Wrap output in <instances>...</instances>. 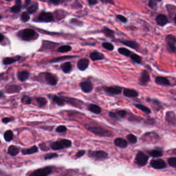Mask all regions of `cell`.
<instances>
[{
	"instance_id": "35",
	"label": "cell",
	"mask_w": 176,
	"mask_h": 176,
	"mask_svg": "<svg viewBox=\"0 0 176 176\" xmlns=\"http://www.w3.org/2000/svg\"><path fill=\"white\" fill-rule=\"evenodd\" d=\"M118 52L125 56H129L131 53H132L130 50H127V48H120L119 49H118Z\"/></svg>"
},
{
	"instance_id": "2",
	"label": "cell",
	"mask_w": 176,
	"mask_h": 176,
	"mask_svg": "<svg viewBox=\"0 0 176 176\" xmlns=\"http://www.w3.org/2000/svg\"><path fill=\"white\" fill-rule=\"evenodd\" d=\"M71 145L72 142L66 139H63L52 143L51 148H52L53 150H60L65 149V148H68L71 147Z\"/></svg>"
},
{
	"instance_id": "12",
	"label": "cell",
	"mask_w": 176,
	"mask_h": 176,
	"mask_svg": "<svg viewBox=\"0 0 176 176\" xmlns=\"http://www.w3.org/2000/svg\"><path fill=\"white\" fill-rule=\"evenodd\" d=\"M150 80V75L149 72L147 70H143L142 72L141 77H140L139 83L142 85H147Z\"/></svg>"
},
{
	"instance_id": "22",
	"label": "cell",
	"mask_w": 176,
	"mask_h": 176,
	"mask_svg": "<svg viewBox=\"0 0 176 176\" xmlns=\"http://www.w3.org/2000/svg\"><path fill=\"white\" fill-rule=\"evenodd\" d=\"M88 110L91 112H92V113L96 114H101L102 111L101 108L99 107V106L94 105V104H90V105H89Z\"/></svg>"
},
{
	"instance_id": "46",
	"label": "cell",
	"mask_w": 176,
	"mask_h": 176,
	"mask_svg": "<svg viewBox=\"0 0 176 176\" xmlns=\"http://www.w3.org/2000/svg\"><path fill=\"white\" fill-rule=\"evenodd\" d=\"M21 10V4H16L15 6H12L11 8V10L13 12H20V10Z\"/></svg>"
},
{
	"instance_id": "53",
	"label": "cell",
	"mask_w": 176,
	"mask_h": 176,
	"mask_svg": "<svg viewBox=\"0 0 176 176\" xmlns=\"http://www.w3.org/2000/svg\"><path fill=\"white\" fill-rule=\"evenodd\" d=\"M88 1L90 5H95V4H96L97 2H98L97 0H88Z\"/></svg>"
},
{
	"instance_id": "32",
	"label": "cell",
	"mask_w": 176,
	"mask_h": 176,
	"mask_svg": "<svg viewBox=\"0 0 176 176\" xmlns=\"http://www.w3.org/2000/svg\"><path fill=\"white\" fill-rule=\"evenodd\" d=\"M103 33L105 34V36H107V37L112 38V39L114 38V32L112 30H110L109 28H105L103 30Z\"/></svg>"
},
{
	"instance_id": "26",
	"label": "cell",
	"mask_w": 176,
	"mask_h": 176,
	"mask_svg": "<svg viewBox=\"0 0 176 176\" xmlns=\"http://www.w3.org/2000/svg\"><path fill=\"white\" fill-rule=\"evenodd\" d=\"M30 74L27 71H22V72H19L17 73V76L18 78L22 81H24V80H27L29 77Z\"/></svg>"
},
{
	"instance_id": "55",
	"label": "cell",
	"mask_w": 176,
	"mask_h": 176,
	"mask_svg": "<svg viewBox=\"0 0 176 176\" xmlns=\"http://www.w3.org/2000/svg\"><path fill=\"white\" fill-rule=\"evenodd\" d=\"M149 122V125H154L155 123V121L154 119H148V120H146L145 122Z\"/></svg>"
},
{
	"instance_id": "21",
	"label": "cell",
	"mask_w": 176,
	"mask_h": 176,
	"mask_svg": "<svg viewBox=\"0 0 176 176\" xmlns=\"http://www.w3.org/2000/svg\"><path fill=\"white\" fill-rule=\"evenodd\" d=\"M65 99V102H67V103H70L72 105L75 106L76 107H78V108H81L82 106L80 105V104L83 103L82 101H78L76 99H67V98H63Z\"/></svg>"
},
{
	"instance_id": "18",
	"label": "cell",
	"mask_w": 176,
	"mask_h": 176,
	"mask_svg": "<svg viewBox=\"0 0 176 176\" xmlns=\"http://www.w3.org/2000/svg\"><path fill=\"white\" fill-rule=\"evenodd\" d=\"M123 94L124 96L129 97V98H134V97H137L138 96V93L137 91L127 88H125L123 90Z\"/></svg>"
},
{
	"instance_id": "62",
	"label": "cell",
	"mask_w": 176,
	"mask_h": 176,
	"mask_svg": "<svg viewBox=\"0 0 176 176\" xmlns=\"http://www.w3.org/2000/svg\"><path fill=\"white\" fill-rule=\"evenodd\" d=\"M6 1H11V0H6Z\"/></svg>"
},
{
	"instance_id": "43",
	"label": "cell",
	"mask_w": 176,
	"mask_h": 176,
	"mask_svg": "<svg viewBox=\"0 0 176 176\" xmlns=\"http://www.w3.org/2000/svg\"><path fill=\"white\" fill-rule=\"evenodd\" d=\"M30 20V13L28 12H24L22 14V20L24 22H26Z\"/></svg>"
},
{
	"instance_id": "42",
	"label": "cell",
	"mask_w": 176,
	"mask_h": 176,
	"mask_svg": "<svg viewBox=\"0 0 176 176\" xmlns=\"http://www.w3.org/2000/svg\"><path fill=\"white\" fill-rule=\"evenodd\" d=\"M103 47L105 48L107 50H114V46L111 43H108V42H105L103 43Z\"/></svg>"
},
{
	"instance_id": "27",
	"label": "cell",
	"mask_w": 176,
	"mask_h": 176,
	"mask_svg": "<svg viewBox=\"0 0 176 176\" xmlns=\"http://www.w3.org/2000/svg\"><path fill=\"white\" fill-rule=\"evenodd\" d=\"M38 151V148L36 147V146H33L29 149H24L22 151L23 154L24 155H27V154H33L35 153H37Z\"/></svg>"
},
{
	"instance_id": "57",
	"label": "cell",
	"mask_w": 176,
	"mask_h": 176,
	"mask_svg": "<svg viewBox=\"0 0 176 176\" xmlns=\"http://www.w3.org/2000/svg\"><path fill=\"white\" fill-rule=\"evenodd\" d=\"M4 39V37L3 35H1V34H0V42H1V41H3Z\"/></svg>"
},
{
	"instance_id": "60",
	"label": "cell",
	"mask_w": 176,
	"mask_h": 176,
	"mask_svg": "<svg viewBox=\"0 0 176 176\" xmlns=\"http://www.w3.org/2000/svg\"><path fill=\"white\" fill-rule=\"evenodd\" d=\"M155 1H162V0H155Z\"/></svg>"
},
{
	"instance_id": "52",
	"label": "cell",
	"mask_w": 176,
	"mask_h": 176,
	"mask_svg": "<svg viewBox=\"0 0 176 176\" xmlns=\"http://www.w3.org/2000/svg\"><path fill=\"white\" fill-rule=\"evenodd\" d=\"M85 154V151H84V150H80V151H78L77 153H76V158H80V157L83 156Z\"/></svg>"
},
{
	"instance_id": "6",
	"label": "cell",
	"mask_w": 176,
	"mask_h": 176,
	"mask_svg": "<svg viewBox=\"0 0 176 176\" xmlns=\"http://www.w3.org/2000/svg\"><path fill=\"white\" fill-rule=\"evenodd\" d=\"M150 165L153 168L156 169H162L167 167L166 162L162 159L151 160V162H150Z\"/></svg>"
},
{
	"instance_id": "9",
	"label": "cell",
	"mask_w": 176,
	"mask_h": 176,
	"mask_svg": "<svg viewBox=\"0 0 176 176\" xmlns=\"http://www.w3.org/2000/svg\"><path fill=\"white\" fill-rule=\"evenodd\" d=\"M105 92L110 95H118L121 93L122 88L118 86L107 87V88H105Z\"/></svg>"
},
{
	"instance_id": "45",
	"label": "cell",
	"mask_w": 176,
	"mask_h": 176,
	"mask_svg": "<svg viewBox=\"0 0 176 176\" xmlns=\"http://www.w3.org/2000/svg\"><path fill=\"white\" fill-rule=\"evenodd\" d=\"M168 163L171 167L176 168V158H170L168 159Z\"/></svg>"
},
{
	"instance_id": "34",
	"label": "cell",
	"mask_w": 176,
	"mask_h": 176,
	"mask_svg": "<svg viewBox=\"0 0 176 176\" xmlns=\"http://www.w3.org/2000/svg\"><path fill=\"white\" fill-rule=\"evenodd\" d=\"M21 90V88L20 86H17V85H13V86H10L9 88L7 89V92L8 93H15V92H18Z\"/></svg>"
},
{
	"instance_id": "30",
	"label": "cell",
	"mask_w": 176,
	"mask_h": 176,
	"mask_svg": "<svg viewBox=\"0 0 176 176\" xmlns=\"http://www.w3.org/2000/svg\"><path fill=\"white\" fill-rule=\"evenodd\" d=\"M61 69H62V70L65 73L70 72L72 70L71 63L69 62H66V63H63V64H62V65H61Z\"/></svg>"
},
{
	"instance_id": "38",
	"label": "cell",
	"mask_w": 176,
	"mask_h": 176,
	"mask_svg": "<svg viewBox=\"0 0 176 176\" xmlns=\"http://www.w3.org/2000/svg\"><path fill=\"white\" fill-rule=\"evenodd\" d=\"M76 56H61V57H58V58L54 59L52 60H51L50 62V63H54V62H58V61H62V60H65V59H72L75 58Z\"/></svg>"
},
{
	"instance_id": "36",
	"label": "cell",
	"mask_w": 176,
	"mask_h": 176,
	"mask_svg": "<svg viewBox=\"0 0 176 176\" xmlns=\"http://www.w3.org/2000/svg\"><path fill=\"white\" fill-rule=\"evenodd\" d=\"M127 141H128V142L130 144H135L137 143L138 141V139H137V137L135 136V135H133V134H129L127 135Z\"/></svg>"
},
{
	"instance_id": "61",
	"label": "cell",
	"mask_w": 176,
	"mask_h": 176,
	"mask_svg": "<svg viewBox=\"0 0 176 176\" xmlns=\"http://www.w3.org/2000/svg\"><path fill=\"white\" fill-rule=\"evenodd\" d=\"M1 16H0V20H1Z\"/></svg>"
},
{
	"instance_id": "58",
	"label": "cell",
	"mask_w": 176,
	"mask_h": 176,
	"mask_svg": "<svg viewBox=\"0 0 176 176\" xmlns=\"http://www.w3.org/2000/svg\"><path fill=\"white\" fill-rule=\"evenodd\" d=\"M172 152H173V154H175V155H176V149H173V151H172Z\"/></svg>"
},
{
	"instance_id": "19",
	"label": "cell",
	"mask_w": 176,
	"mask_h": 176,
	"mask_svg": "<svg viewBox=\"0 0 176 176\" xmlns=\"http://www.w3.org/2000/svg\"><path fill=\"white\" fill-rule=\"evenodd\" d=\"M156 83L157 84L160 85H170V82L168 80V78L163 76H158L156 78Z\"/></svg>"
},
{
	"instance_id": "1",
	"label": "cell",
	"mask_w": 176,
	"mask_h": 176,
	"mask_svg": "<svg viewBox=\"0 0 176 176\" xmlns=\"http://www.w3.org/2000/svg\"><path fill=\"white\" fill-rule=\"evenodd\" d=\"M85 127L88 130L90 131L91 132H92L97 135H99V136L107 137L112 135V132L111 131H109L107 129H105L99 126H94L92 125H85Z\"/></svg>"
},
{
	"instance_id": "8",
	"label": "cell",
	"mask_w": 176,
	"mask_h": 176,
	"mask_svg": "<svg viewBox=\"0 0 176 176\" xmlns=\"http://www.w3.org/2000/svg\"><path fill=\"white\" fill-rule=\"evenodd\" d=\"M52 172L51 167H45V168L39 169L32 173L33 176H46L48 175Z\"/></svg>"
},
{
	"instance_id": "17",
	"label": "cell",
	"mask_w": 176,
	"mask_h": 176,
	"mask_svg": "<svg viewBox=\"0 0 176 176\" xmlns=\"http://www.w3.org/2000/svg\"><path fill=\"white\" fill-rule=\"evenodd\" d=\"M127 115V112L125 110H119L116 112H109V116L114 118H122Z\"/></svg>"
},
{
	"instance_id": "40",
	"label": "cell",
	"mask_w": 176,
	"mask_h": 176,
	"mask_svg": "<svg viewBox=\"0 0 176 176\" xmlns=\"http://www.w3.org/2000/svg\"><path fill=\"white\" fill-rule=\"evenodd\" d=\"M17 59H13V58H10V57H8V58H6L4 59L3 63L5 65H9L11 64V63H13L14 62H16Z\"/></svg>"
},
{
	"instance_id": "54",
	"label": "cell",
	"mask_w": 176,
	"mask_h": 176,
	"mask_svg": "<svg viewBox=\"0 0 176 176\" xmlns=\"http://www.w3.org/2000/svg\"><path fill=\"white\" fill-rule=\"evenodd\" d=\"M10 120H11V118H4L3 120H2V121H3L4 123H8V122H9Z\"/></svg>"
},
{
	"instance_id": "25",
	"label": "cell",
	"mask_w": 176,
	"mask_h": 176,
	"mask_svg": "<svg viewBox=\"0 0 176 176\" xmlns=\"http://www.w3.org/2000/svg\"><path fill=\"white\" fill-rule=\"evenodd\" d=\"M8 154H9L10 155H11V156H17V155L20 153V148L16 147V146L11 145V146H10L9 148H8Z\"/></svg>"
},
{
	"instance_id": "51",
	"label": "cell",
	"mask_w": 176,
	"mask_h": 176,
	"mask_svg": "<svg viewBox=\"0 0 176 176\" xmlns=\"http://www.w3.org/2000/svg\"><path fill=\"white\" fill-rule=\"evenodd\" d=\"M149 6L153 9H156L157 8V4L155 2L154 0H149Z\"/></svg>"
},
{
	"instance_id": "23",
	"label": "cell",
	"mask_w": 176,
	"mask_h": 176,
	"mask_svg": "<svg viewBox=\"0 0 176 176\" xmlns=\"http://www.w3.org/2000/svg\"><path fill=\"white\" fill-rule=\"evenodd\" d=\"M90 59L93 61L102 60L104 59V55L99 52H93L90 54Z\"/></svg>"
},
{
	"instance_id": "59",
	"label": "cell",
	"mask_w": 176,
	"mask_h": 176,
	"mask_svg": "<svg viewBox=\"0 0 176 176\" xmlns=\"http://www.w3.org/2000/svg\"><path fill=\"white\" fill-rule=\"evenodd\" d=\"M174 21H175V23L176 24V16L175 17V18H174Z\"/></svg>"
},
{
	"instance_id": "56",
	"label": "cell",
	"mask_w": 176,
	"mask_h": 176,
	"mask_svg": "<svg viewBox=\"0 0 176 176\" xmlns=\"http://www.w3.org/2000/svg\"><path fill=\"white\" fill-rule=\"evenodd\" d=\"M50 1L52 2V3L55 4H58L59 2H60V0H50Z\"/></svg>"
},
{
	"instance_id": "39",
	"label": "cell",
	"mask_w": 176,
	"mask_h": 176,
	"mask_svg": "<svg viewBox=\"0 0 176 176\" xmlns=\"http://www.w3.org/2000/svg\"><path fill=\"white\" fill-rule=\"evenodd\" d=\"M72 50V48L71 46H61L59 48V52H62V53H64V52H69V51H70Z\"/></svg>"
},
{
	"instance_id": "28",
	"label": "cell",
	"mask_w": 176,
	"mask_h": 176,
	"mask_svg": "<svg viewBox=\"0 0 176 176\" xmlns=\"http://www.w3.org/2000/svg\"><path fill=\"white\" fill-rule=\"evenodd\" d=\"M53 101H54V102H55V103L59 106H63L65 103V101L64 99L61 98V97H59L57 96H53Z\"/></svg>"
},
{
	"instance_id": "10",
	"label": "cell",
	"mask_w": 176,
	"mask_h": 176,
	"mask_svg": "<svg viewBox=\"0 0 176 176\" xmlns=\"http://www.w3.org/2000/svg\"><path fill=\"white\" fill-rule=\"evenodd\" d=\"M39 22H50L53 21V15L50 12H41L38 17Z\"/></svg>"
},
{
	"instance_id": "11",
	"label": "cell",
	"mask_w": 176,
	"mask_h": 176,
	"mask_svg": "<svg viewBox=\"0 0 176 176\" xmlns=\"http://www.w3.org/2000/svg\"><path fill=\"white\" fill-rule=\"evenodd\" d=\"M80 87L81 88L83 92L85 93H90L93 89V85L90 80H85L83 81L80 83Z\"/></svg>"
},
{
	"instance_id": "13",
	"label": "cell",
	"mask_w": 176,
	"mask_h": 176,
	"mask_svg": "<svg viewBox=\"0 0 176 176\" xmlns=\"http://www.w3.org/2000/svg\"><path fill=\"white\" fill-rule=\"evenodd\" d=\"M45 79L46 82L51 85H55L57 83V78L50 73H45Z\"/></svg>"
},
{
	"instance_id": "4",
	"label": "cell",
	"mask_w": 176,
	"mask_h": 176,
	"mask_svg": "<svg viewBox=\"0 0 176 176\" xmlns=\"http://www.w3.org/2000/svg\"><path fill=\"white\" fill-rule=\"evenodd\" d=\"M148 160H149V157H148L145 153L140 151L138 153L136 156H135L134 162L135 164L139 165V166L143 167L147 164Z\"/></svg>"
},
{
	"instance_id": "3",
	"label": "cell",
	"mask_w": 176,
	"mask_h": 176,
	"mask_svg": "<svg viewBox=\"0 0 176 176\" xmlns=\"http://www.w3.org/2000/svg\"><path fill=\"white\" fill-rule=\"evenodd\" d=\"M88 156L96 160H104L108 158V154L103 151H89Z\"/></svg>"
},
{
	"instance_id": "63",
	"label": "cell",
	"mask_w": 176,
	"mask_h": 176,
	"mask_svg": "<svg viewBox=\"0 0 176 176\" xmlns=\"http://www.w3.org/2000/svg\"><path fill=\"white\" fill-rule=\"evenodd\" d=\"M1 93H0V96H1Z\"/></svg>"
},
{
	"instance_id": "50",
	"label": "cell",
	"mask_w": 176,
	"mask_h": 176,
	"mask_svg": "<svg viewBox=\"0 0 176 176\" xmlns=\"http://www.w3.org/2000/svg\"><path fill=\"white\" fill-rule=\"evenodd\" d=\"M57 156H58V154H50L46 155L45 159L46 160H49V159H51V158H56V157H57Z\"/></svg>"
},
{
	"instance_id": "24",
	"label": "cell",
	"mask_w": 176,
	"mask_h": 176,
	"mask_svg": "<svg viewBox=\"0 0 176 176\" xmlns=\"http://www.w3.org/2000/svg\"><path fill=\"white\" fill-rule=\"evenodd\" d=\"M121 43H123L124 45L128 46V47H130L131 48H133V49L138 50L139 48L138 43H136L135 41H122Z\"/></svg>"
},
{
	"instance_id": "41",
	"label": "cell",
	"mask_w": 176,
	"mask_h": 176,
	"mask_svg": "<svg viewBox=\"0 0 176 176\" xmlns=\"http://www.w3.org/2000/svg\"><path fill=\"white\" fill-rule=\"evenodd\" d=\"M37 8H38V4L37 3H35L33 4V5L30 6L28 9V12L29 13H33V12H35L36 10H37Z\"/></svg>"
},
{
	"instance_id": "44",
	"label": "cell",
	"mask_w": 176,
	"mask_h": 176,
	"mask_svg": "<svg viewBox=\"0 0 176 176\" xmlns=\"http://www.w3.org/2000/svg\"><path fill=\"white\" fill-rule=\"evenodd\" d=\"M37 101L38 102V104H39V107H43L47 103V101L45 98H38L37 99Z\"/></svg>"
},
{
	"instance_id": "14",
	"label": "cell",
	"mask_w": 176,
	"mask_h": 176,
	"mask_svg": "<svg viewBox=\"0 0 176 176\" xmlns=\"http://www.w3.org/2000/svg\"><path fill=\"white\" fill-rule=\"evenodd\" d=\"M90 64V61L86 59H82L78 61L77 63L78 68L80 70V71H84L88 67V65Z\"/></svg>"
},
{
	"instance_id": "29",
	"label": "cell",
	"mask_w": 176,
	"mask_h": 176,
	"mask_svg": "<svg viewBox=\"0 0 176 176\" xmlns=\"http://www.w3.org/2000/svg\"><path fill=\"white\" fill-rule=\"evenodd\" d=\"M130 58L131 59V60L133 61H134L135 63H139V64H141L143 62V59L141 56H139V55H138L136 54H133V53H131L130 56Z\"/></svg>"
},
{
	"instance_id": "37",
	"label": "cell",
	"mask_w": 176,
	"mask_h": 176,
	"mask_svg": "<svg viewBox=\"0 0 176 176\" xmlns=\"http://www.w3.org/2000/svg\"><path fill=\"white\" fill-rule=\"evenodd\" d=\"M149 154L152 157L154 158H158V157H160L162 156V152L161 151H158V150H153V151H148Z\"/></svg>"
},
{
	"instance_id": "31",
	"label": "cell",
	"mask_w": 176,
	"mask_h": 176,
	"mask_svg": "<svg viewBox=\"0 0 176 176\" xmlns=\"http://www.w3.org/2000/svg\"><path fill=\"white\" fill-rule=\"evenodd\" d=\"M135 107H137L138 109H139L140 110H141L142 112H145L146 114H150L151 113V110H150L149 108H148L146 106L143 105H141V104H135Z\"/></svg>"
},
{
	"instance_id": "48",
	"label": "cell",
	"mask_w": 176,
	"mask_h": 176,
	"mask_svg": "<svg viewBox=\"0 0 176 176\" xmlns=\"http://www.w3.org/2000/svg\"><path fill=\"white\" fill-rule=\"evenodd\" d=\"M66 130H67L66 127H65V126H63V125L59 126L56 129V131H57V132H59V133L64 132V131H65Z\"/></svg>"
},
{
	"instance_id": "7",
	"label": "cell",
	"mask_w": 176,
	"mask_h": 176,
	"mask_svg": "<svg viewBox=\"0 0 176 176\" xmlns=\"http://www.w3.org/2000/svg\"><path fill=\"white\" fill-rule=\"evenodd\" d=\"M35 31L32 29H25L22 32V37L24 40H30L35 37Z\"/></svg>"
},
{
	"instance_id": "16",
	"label": "cell",
	"mask_w": 176,
	"mask_h": 176,
	"mask_svg": "<svg viewBox=\"0 0 176 176\" xmlns=\"http://www.w3.org/2000/svg\"><path fill=\"white\" fill-rule=\"evenodd\" d=\"M166 120L171 125L176 124V116L173 112H168L166 114Z\"/></svg>"
},
{
	"instance_id": "5",
	"label": "cell",
	"mask_w": 176,
	"mask_h": 176,
	"mask_svg": "<svg viewBox=\"0 0 176 176\" xmlns=\"http://www.w3.org/2000/svg\"><path fill=\"white\" fill-rule=\"evenodd\" d=\"M166 43L169 51L171 52H176V37L175 36L169 35L166 37Z\"/></svg>"
},
{
	"instance_id": "47",
	"label": "cell",
	"mask_w": 176,
	"mask_h": 176,
	"mask_svg": "<svg viewBox=\"0 0 176 176\" xmlns=\"http://www.w3.org/2000/svg\"><path fill=\"white\" fill-rule=\"evenodd\" d=\"M22 103H24V104H26V105L31 103L30 98V97H28V96H26L23 97L22 99Z\"/></svg>"
},
{
	"instance_id": "33",
	"label": "cell",
	"mask_w": 176,
	"mask_h": 176,
	"mask_svg": "<svg viewBox=\"0 0 176 176\" xmlns=\"http://www.w3.org/2000/svg\"><path fill=\"white\" fill-rule=\"evenodd\" d=\"M4 138L7 142L11 141L12 138H13V133L11 130L6 131L5 133H4Z\"/></svg>"
},
{
	"instance_id": "20",
	"label": "cell",
	"mask_w": 176,
	"mask_h": 176,
	"mask_svg": "<svg viewBox=\"0 0 176 176\" xmlns=\"http://www.w3.org/2000/svg\"><path fill=\"white\" fill-rule=\"evenodd\" d=\"M114 144L116 147H118L120 148H125L127 147V142L124 140L123 138H116L115 141H114Z\"/></svg>"
},
{
	"instance_id": "49",
	"label": "cell",
	"mask_w": 176,
	"mask_h": 176,
	"mask_svg": "<svg viewBox=\"0 0 176 176\" xmlns=\"http://www.w3.org/2000/svg\"><path fill=\"white\" fill-rule=\"evenodd\" d=\"M117 19L119 21H120L121 22H123V23H126L127 22V19L125 17L122 16V15H120V14H118V15H117Z\"/></svg>"
},
{
	"instance_id": "15",
	"label": "cell",
	"mask_w": 176,
	"mask_h": 176,
	"mask_svg": "<svg viewBox=\"0 0 176 176\" xmlns=\"http://www.w3.org/2000/svg\"><path fill=\"white\" fill-rule=\"evenodd\" d=\"M156 22L160 26H164L169 22L168 18L164 14H159L156 17Z\"/></svg>"
}]
</instances>
